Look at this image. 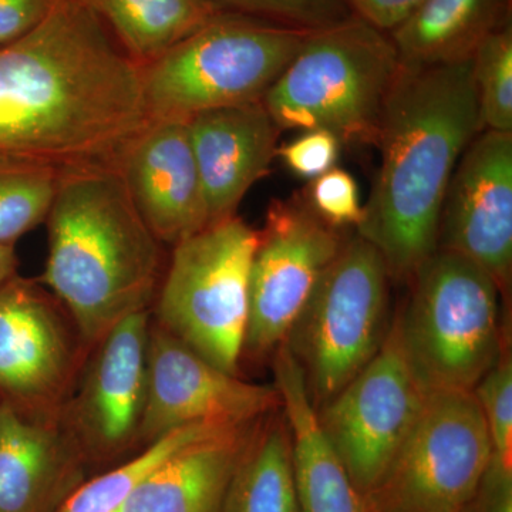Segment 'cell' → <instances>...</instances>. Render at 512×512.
<instances>
[{
	"label": "cell",
	"mask_w": 512,
	"mask_h": 512,
	"mask_svg": "<svg viewBox=\"0 0 512 512\" xmlns=\"http://www.w3.org/2000/svg\"><path fill=\"white\" fill-rule=\"evenodd\" d=\"M389 269L375 245L349 237L284 345L298 360L316 409L373 359L387 325Z\"/></svg>",
	"instance_id": "cell-8"
},
{
	"label": "cell",
	"mask_w": 512,
	"mask_h": 512,
	"mask_svg": "<svg viewBox=\"0 0 512 512\" xmlns=\"http://www.w3.org/2000/svg\"><path fill=\"white\" fill-rule=\"evenodd\" d=\"M87 461L60 419L0 400V512H56L83 483Z\"/></svg>",
	"instance_id": "cell-18"
},
{
	"label": "cell",
	"mask_w": 512,
	"mask_h": 512,
	"mask_svg": "<svg viewBox=\"0 0 512 512\" xmlns=\"http://www.w3.org/2000/svg\"><path fill=\"white\" fill-rule=\"evenodd\" d=\"M512 0H424L390 33L404 66L463 62L511 22Z\"/></svg>",
	"instance_id": "cell-21"
},
{
	"label": "cell",
	"mask_w": 512,
	"mask_h": 512,
	"mask_svg": "<svg viewBox=\"0 0 512 512\" xmlns=\"http://www.w3.org/2000/svg\"><path fill=\"white\" fill-rule=\"evenodd\" d=\"M138 66L202 28L218 13L207 0H83Z\"/></svg>",
	"instance_id": "cell-23"
},
{
	"label": "cell",
	"mask_w": 512,
	"mask_h": 512,
	"mask_svg": "<svg viewBox=\"0 0 512 512\" xmlns=\"http://www.w3.org/2000/svg\"><path fill=\"white\" fill-rule=\"evenodd\" d=\"M490 436L495 457L512 466V360L505 349L500 360L473 390Z\"/></svg>",
	"instance_id": "cell-28"
},
{
	"label": "cell",
	"mask_w": 512,
	"mask_h": 512,
	"mask_svg": "<svg viewBox=\"0 0 512 512\" xmlns=\"http://www.w3.org/2000/svg\"><path fill=\"white\" fill-rule=\"evenodd\" d=\"M427 396L394 319L373 359L316 409L323 433L363 497L396 456Z\"/></svg>",
	"instance_id": "cell-11"
},
{
	"label": "cell",
	"mask_w": 512,
	"mask_h": 512,
	"mask_svg": "<svg viewBox=\"0 0 512 512\" xmlns=\"http://www.w3.org/2000/svg\"><path fill=\"white\" fill-rule=\"evenodd\" d=\"M222 512H298L291 433L282 404L256 423L229 481Z\"/></svg>",
	"instance_id": "cell-22"
},
{
	"label": "cell",
	"mask_w": 512,
	"mask_h": 512,
	"mask_svg": "<svg viewBox=\"0 0 512 512\" xmlns=\"http://www.w3.org/2000/svg\"><path fill=\"white\" fill-rule=\"evenodd\" d=\"M150 312L127 316L93 346L60 421L87 460H110L138 443L147 399Z\"/></svg>",
	"instance_id": "cell-14"
},
{
	"label": "cell",
	"mask_w": 512,
	"mask_h": 512,
	"mask_svg": "<svg viewBox=\"0 0 512 512\" xmlns=\"http://www.w3.org/2000/svg\"><path fill=\"white\" fill-rule=\"evenodd\" d=\"M493 456L473 392H430L389 467L365 495L367 512H456L473 503Z\"/></svg>",
	"instance_id": "cell-9"
},
{
	"label": "cell",
	"mask_w": 512,
	"mask_h": 512,
	"mask_svg": "<svg viewBox=\"0 0 512 512\" xmlns=\"http://www.w3.org/2000/svg\"><path fill=\"white\" fill-rule=\"evenodd\" d=\"M208 220L235 217L245 195L276 158V127L262 101L202 111L187 120Z\"/></svg>",
	"instance_id": "cell-17"
},
{
	"label": "cell",
	"mask_w": 512,
	"mask_h": 512,
	"mask_svg": "<svg viewBox=\"0 0 512 512\" xmlns=\"http://www.w3.org/2000/svg\"><path fill=\"white\" fill-rule=\"evenodd\" d=\"M423 2L424 0H348L353 15L389 35L402 26Z\"/></svg>",
	"instance_id": "cell-33"
},
{
	"label": "cell",
	"mask_w": 512,
	"mask_h": 512,
	"mask_svg": "<svg viewBox=\"0 0 512 512\" xmlns=\"http://www.w3.org/2000/svg\"><path fill=\"white\" fill-rule=\"evenodd\" d=\"M18 274V255L15 247L0 244V286Z\"/></svg>",
	"instance_id": "cell-34"
},
{
	"label": "cell",
	"mask_w": 512,
	"mask_h": 512,
	"mask_svg": "<svg viewBox=\"0 0 512 512\" xmlns=\"http://www.w3.org/2000/svg\"><path fill=\"white\" fill-rule=\"evenodd\" d=\"M456 512H473V508H471V504L468 505L467 508H464V510L456 511Z\"/></svg>",
	"instance_id": "cell-35"
},
{
	"label": "cell",
	"mask_w": 512,
	"mask_h": 512,
	"mask_svg": "<svg viewBox=\"0 0 512 512\" xmlns=\"http://www.w3.org/2000/svg\"><path fill=\"white\" fill-rule=\"evenodd\" d=\"M47 224L40 281L86 348L120 320L148 311L161 272L160 241L138 212L119 167L64 171Z\"/></svg>",
	"instance_id": "cell-3"
},
{
	"label": "cell",
	"mask_w": 512,
	"mask_h": 512,
	"mask_svg": "<svg viewBox=\"0 0 512 512\" xmlns=\"http://www.w3.org/2000/svg\"><path fill=\"white\" fill-rule=\"evenodd\" d=\"M148 123L140 66L83 0L0 46V158L119 167Z\"/></svg>",
	"instance_id": "cell-1"
},
{
	"label": "cell",
	"mask_w": 512,
	"mask_h": 512,
	"mask_svg": "<svg viewBox=\"0 0 512 512\" xmlns=\"http://www.w3.org/2000/svg\"><path fill=\"white\" fill-rule=\"evenodd\" d=\"M402 69L389 33L356 15L306 36L262 104L279 130L332 131L346 144H373Z\"/></svg>",
	"instance_id": "cell-4"
},
{
	"label": "cell",
	"mask_w": 512,
	"mask_h": 512,
	"mask_svg": "<svg viewBox=\"0 0 512 512\" xmlns=\"http://www.w3.org/2000/svg\"><path fill=\"white\" fill-rule=\"evenodd\" d=\"M348 241L302 197L274 200L258 229L249 275V316L242 357L274 355Z\"/></svg>",
	"instance_id": "cell-10"
},
{
	"label": "cell",
	"mask_w": 512,
	"mask_h": 512,
	"mask_svg": "<svg viewBox=\"0 0 512 512\" xmlns=\"http://www.w3.org/2000/svg\"><path fill=\"white\" fill-rule=\"evenodd\" d=\"M309 32L220 12L154 62L140 66L148 119L262 101Z\"/></svg>",
	"instance_id": "cell-5"
},
{
	"label": "cell",
	"mask_w": 512,
	"mask_h": 512,
	"mask_svg": "<svg viewBox=\"0 0 512 512\" xmlns=\"http://www.w3.org/2000/svg\"><path fill=\"white\" fill-rule=\"evenodd\" d=\"M60 175L49 165L0 158V244L15 247L46 221Z\"/></svg>",
	"instance_id": "cell-25"
},
{
	"label": "cell",
	"mask_w": 512,
	"mask_h": 512,
	"mask_svg": "<svg viewBox=\"0 0 512 512\" xmlns=\"http://www.w3.org/2000/svg\"><path fill=\"white\" fill-rule=\"evenodd\" d=\"M481 131L471 59L402 64L377 130L379 173L356 229L379 249L390 279L410 284L439 248L448 185Z\"/></svg>",
	"instance_id": "cell-2"
},
{
	"label": "cell",
	"mask_w": 512,
	"mask_h": 512,
	"mask_svg": "<svg viewBox=\"0 0 512 512\" xmlns=\"http://www.w3.org/2000/svg\"><path fill=\"white\" fill-rule=\"evenodd\" d=\"M342 141L332 131L315 128L276 148V158L303 180H315L338 163Z\"/></svg>",
	"instance_id": "cell-30"
},
{
	"label": "cell",
	"mask_w": 512,
	"mask_h": 512,
	"mask_svg": "<svg viewBox=\"0 0 512 512\" xmlns=\"http://www.w3.org/2000/svg\"><path fill=\"white\" fill-rule=\"evenodd\" d=\"M258 229L241 218L212 222L174 245L158 295L161 328L238 376L249 316V275Z\"/></svg>",
	"instance_id": "cell-7"
},
{
	"label": "cell",
	"mask_w": 512,
	"mask_h": 512,
	"mask_svg": "<svg viewBox=\"0 0 512 512\" xmlns=\"http://www.w3.org/2000/svg\"><path fill=\"white\" fill-rule=\"evenodd\" d=\"M272 367L291 433L298 512H367L365 497L320 427L302 367L288 346L275 350Z\"/></svg>",
	"instance_id": "cell-19"
},
{
	"label": "cell",
	"mask_w": 512,
	"mask_h": 512,
	"mask_svg": "<svg viewBox=\"0 0 512 512\" xmlns=\"http://www.w3.org/2000/svg\"><path fill=\"white\" fill-rule=\"evenodd\" d=\"M229 427L235 426L195 423L170 431L148 444L127 463L92 480L83 481L56 512H120L141 481L150 476L171 454L192 441Z\"/></svg>",
	"instance_id": "cell-24"
},
{
	"label": "cell",
	"mask_w": 512,
	"mask_h": 512,
	"mask_svg": "<svg viewBox=\"0 0 512 512\" xmlns=\"http://www.w3.org/2000/svg\"><path fill=\"white\" fill-rule=\"evenodd\" d=\"M63 0H0V46L15 42L40 23L49 18L50 13Z\"/></svg>",
	"instance_id": "cell-31"
},
{
	"label": "cell",
	"mask_w": 512,
	"mask_h": 512,
	"mask_svg": "<svg viewBox=\"0 0 512 512\" xmlns=\"http://www.w3.org/2000/svg\"><path fill=\"white\" fill-rule=\"evenodd\" d=\"M84 349L73 320L42 286L18 274L0 286V400L60 419Z\"/></svg>",
	"instance_id": "cell-12"
},
{
	"label": "cell",
	"mask_w": 512,
	"mask_h": 512,
	"mask_svg": "<svg viewBox=\"0 0 512 512\" xmlns=\"http://www.w3.org/2000/svg\"><path fill=\"white\" fill-rule=\"evenodd\" d=\"M471 508L473 512H512V466L491 456Z\"/></svg>",
	"instance_id": "cell-32"
},
{
	"label": "cell",
	"mask_w": 512,
	"mask_h": 512,
	"mask_svg": "<svg viewBox=\"0 0 512 512\" xmlns=\"http://www.w3.org/2000/svg\"><path fill=\"white\" fill-rule=\"evenodd\" d=\"M410 285L396 322L414 373L429 393L473 392L507 349L500 289L481 266L443 248Z\"/></svg>",
	"instance_id": "cell-6"
},
{
	"label": "cell",
	"mask_w": 512,
	"mask_h": 512,
	"mask_svg": "<svg viewBox=\"0 0 512 512\" xmlns=\"http://www.w3.org/2000/svg\"><path fill=\"white\" fill-rule=\"evenodd\" d=\"M224 12L313 32L352 15L348 0H207Z\"/></svg>",
	"instance_id": "cell-27"
},
{
	"label": "cell",
	"mask_w": 512,
	"mask_h": 512,
	"mask_svg": "<svg viewBox=\"0 0 512 512\" xmlns=\"http://www.w3.org/2000/svg\"><path fill=\"white\" fill-rule=\"evenodd\" d=\"M303 198L326 224L335 228L357 229L365 217L356 178L343 168H330L312 180Z\"/></svg>",
	"instance_id": "cell-29"
},
{
	"label": "cell",
	"mask_w": 512,
	"mask_h": 512,
	"mask_svg": "<svg viewBox=\"0 0 512 512\" xmlns=\"http://www.w3.org/2000/svg\"><path fill=\"white\" fill-rule=\"evenodd\" d=\"M119 170L158 241L177 245L210 225L185 120H150L124 151Z\"/></svg>",
	"instance_id": "cell-16"
},
{
	"label": "cell",
	"mask_w": 512,
	"mask_h": 512,
	"mask_svg": "<svg viewBox=\"0 0 512 512\" xmlns=\"http://www.w3.org/2000/svg\"><path fill=\"white\" fill-rule=\"evenodd\" d=\"M147 399L138 443L195 423L241 426L281 407L275 386L245 382L198 355L151 320Z\"/></svg>",
	"instance_id": "cell-13"
},
{
	"label": "cell",
	"mask_w": 512,
	"mask_h": 512,
	"mask_svg": "<svg viewBox=\"0 0 512 512\" xmlns=\"http://www.w3.org/2000/svg\"><path fill=\"white\" fill-rule=\"evenodd\" d=\"M439 248L481 266L510 296L512 133L484 130L468 144L448 185Z\"/></svg>",
	"instance_id": "cell-15"
},
{
	"label": "cell",
	"mask_w": 512,
	"mask_h": 512,
	"mask_svg": "<svg viewBox=\"0 0 512 512\" xmlns=\"http://www.w3.org/2000/svg\"><path fill=\"white\" fill-rule=\"evenodd\" d=\"M471 62L483 130L512 133V23L491 33Z\"/></svg>",
	"instance_id": "cell-26"
},
{
	"label": "cell",
	"mask_w": 512,
	"mask_h": 512,
	"mask_svg": "<svg viewBox=\"0 0 512 512\" xmlns=\"http://www.w3.org/2000/svg\"><path fill=\"white\" fill-rule=\"evenodd\" d=\"M259 420L181 447L141 481L120 512H222L229 481Z\"/></svg>",
	"instance_id": "cell-20"
}]
</instances>
